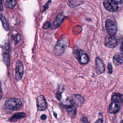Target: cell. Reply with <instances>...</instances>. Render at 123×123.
<instances>
[{
  "instance_id": "obj_1",
  "label": "cell",
  "mask_w": 123,
  "mask_h": 123,
  "mask_svg": "<svg viewBox=\"0 0 123 123\" xmlns=\"http://www.w3.org/2000/svg\"><path fill=\"white\" fill-rule=\"evenodd\" d=\"M68 44V39L65 37H62L57 41L54 48V52L55 55L60 56L62 55L66 49Z\"/></svg>"
},
{
  "instance_id": "obj_2",
  "label": "cell",
  "mask_w": 123,
  "mask_h": 123,
  "mask_svg": "<svg viewBox=\"0 0 123 123\" xmlns=\"http://www.w3.org/2000/svg\"><path fill=\"white\" fill-rule=\"evenodd\" d=\"M22 106V103L20 99L9 98L6 99L5 102V106L6 109L12 110H18Z\"/></svg>"
},
{
  "instance_id": "obj_3",
  "label": "cell",
  "mask_w": 123,
  "mask_h": 123,
  "mask_svg": "<svg viewBox=\"0 0 123 123\" xmlns=\"http://www.w3.org/2000/svg\"><path fill=\"white\" fill-rule=\"evenodd\" d=\"M74 54L78 62L82 64H86L89 62V58L86 53L82 49H76Z\"/></svg>"
},
{
  "instance_id": "obj_4",
  "label": "cell",
  "mask_w": 123,
  "mask_h": 123,
  "mask_svg": "<svg viewBox=\"0 0 123 123\" xmlns=\"http://www.w3.org/2000/svg\"><path fill=\"white\" fill-rule=\"evenodd\" d=\"M105 28L109 35L114 36L117 32V26L115 23L111 19H107L105 22Z\"/></svg>"
},
{
  "instance_id": "obj_5",
  "label": "cell",
  "mask_w": 123,
  "mask_h": 123,
  "mask_svg": "<svg viewBox=\"0 0 123 123\" xmlns=\"http://www.w3.org/2000/svg\"><path fill=\"white\" fill-rule=\"evenodd\" d=\"M118 40L114 36L108 35L105 38V45L110 48H113L117 45Z\"/></svg>"
},
{
  "instance_id": "obj_6",
  "label": "cell",
  "mask_w": 123,
  "mask_h": 123,
  "mask_svg": "<svg viewBox=\"0 0 123 123\" xmlns=\"http://www.w3.org/2000/svg\"><path fill=\"white\" fill-rule=\"evenodd\" d=\"M37 107L39 111H44L47 108V104L45 98L43 95H39L37 99Z\"/></svg>"
},
{
  "instance_id": "obj_7",
  "label": "cell",
  "mask_w": 123,
  "mask_h": 123,
  "mask_svg": "<svg viewBox=\"0 0 123 123\" xmlns=\"http://www.w3.org/2000/svg\"><path fill=\"white\" fill-rule=\"evenodd\" d=\"M103 5L109 12H116L118 9V4L111 0H105L103 1Z\"/></svg>"
},
{
  "instance_id": "obj_8",
  "label": "cell",
  "mask_w": 123,
  "mask_h": 123,
  "mask_svg": "<svg viewBox=\"0 0 123 123\" xmlns=\"http://www.w3.org/2000/svg\"><path fill=\"white\" fill-rule=\"evenodd\" d=\"M24 74V66L22 62L20 61H17L16 63L15 68V79L16 81L20 80Z\"/></svg>"
},
{
  "instance_id": "obj_9",
  "label": "cell",
  "mask_w": 123,
  "mask_h": 123,
  "mask_svg": "<svg viewBox=\"0 0 123 123\" xmlns=\"http://www.w3.org/2000/svg\"><path fill=\"white\" fill-rule=\"evenodd\" d=\"M95 67L97 74H102L105 71V67L102 60L98 57L95 59Z\"/></svg>"
},
{
  "instance_id": "obj_10",
  "label": "cell",
  "mask_w": 123,
  "mask_h": 123,
  "mask_svg": "<svg viewBox=\"0 0 123 123\" xmlns=\"http://www.w3.org/2000/svg\"><path fill=\"white\" fill-rule=\"evenodd\" d=\"M9 45L8 42H6L5 44L4 47V50L3 52V60L4 63L9 66L10 65V56H9Z\"/></svg>"
},
{
  "instance_id": "obj_11",
  "label": "cell",
  "mask_w": 123,
  "mask_h": 123,
  "mask_svg": "<svg viewBox=\"0 0 123 123\" xmlns=\"http://www.w3.org/2000/svg\"><path fill=\"white\" fill-rule=\"evenodd\" d=\"M72 98L74 103L78 107H81L84 102V98L79 94H73Z\"/></svg>"
},
{
  "instance_id": "obj_12",
  "label": "cell",
  "mask_w": 123,
  "mask_h": 123,
  "mask_svg": "<svg viewBox=\"0 0 123 123\" xmlns=\"http://www.w3.org/2000/svg\"><path fill=\"white\" fill-rule=\"evenodd\" d=\"M121 103L116 102H112L109 107L108 111L111 114L117 113L120 110Z\"/></svg>"
},
{
  "instance_id": "obj_13",
  "label": "cell",
  "mask_w": 123,
  "mask_h": 123,
  "mask_svg": "<svg viewBox=\"0 0 123 123\" xmlns=\"http://www.w3.org/2000/svg\"><path fill=\"white\" fill-rule=\"evenodd\" d=\"M65 18V16L64 15L63 13H60L58 14L55 21L53 22V26L54 27V28H56L59 27L62 24L63 21H64Z\"/></svg>"
},
{
  "instance_id": "obj_14",
  "label": "cell",
  "mask_w": 123,
  "mask_h": 123,
  "mask_svg": "<svg viewBox=\"0 0 123 123\" xmlns=\"http://www.w3.org/2000/svg\"><path fill=\"white\" fill-rule=\"evenodd\" d=\"M113 62L115 65L118 66L123 63V54L121 53H116L113 58Z\"/></svg>"
},
{
  "instance_id": "obj_15",
  "label": "cell",
  "mask_w": 123,
  "mask_h": 123,
  "mask_svg": "<svg viewBox=\"0 0 123 123\" xmlns=\"http://www.w3.org/2000/svg\"><path fill=\"white\" fill-rule=\"evenodd\" d=\"M66 111L68 114V115L72 117V118H75L76 115V108L74 105H71L68 106H67L66 108Z\"/></svg>"
},
{
  "instance_id": "obj_16",
  "label": "cell",
  "mask_w": 123,
  "mask_h": 123,
  "mask_svg": "<svg viewBox=\"0 0 123 123\" xmlns=\"http://www.w3.org/2000/svg\"><path fill=\"white\" fill-rule=\"evenodd\" d=\"M26 116V114L24 112L15 113L9 119V121L11 122H16L20 119L25 118Z\"/></svg>"
},
{
  "instance_id": "obj_17",
  "label": "cell",
  "mask_w": 123,
  "mask_h": 123,
  "mask_svg": "<svg viewBox=\"0 0 123 123\" xmlns=\"http://www.w3.org/2000/svg\"><path fill=\"white\" fill-rule=\"evenodd\" d=\"M111 100L112 102L121 103L123 102V95L119 93H114L111 96Z\"/></svg>"
},
{
  "instance_id": "obj_18",
  "label": "cell",
  "mask_w": 123,
  "mask_h": 123,
  "mask_svg": "<svg viewBox=\"0 0 123 123\" xmlns=\"http://www.w3.org/2000/svg\"><path fill=\"white\" fill-rule=\"evenodd\" d=\"M17 3V0H6L4 5L7 9H13Z\"/></svg>"
},
{
  "instance_id": "obj_19",
  "label": "cell",
  "mask_w": 123,
  "mask_h": 123,
  "mask_svg": "<svg viewBox=\"0 0 123 123\" xmlns=\"http://www.w3.org/2000/svg\"><path fill=\"white\" fill-rule=\"evenodd\" d=\"M0 20L1 21V22L2 24V25H3L4 29L6 31H9L10 27H9L8 22L7 20H6V19L5 18V17L1 13H0Z\"/></svg>"
},
{
  "instance_id": "obj_20",
  "label": "cell",
  "mask_w": 123,
  "mask_h": 123,
  "mask_svg": "<svg viewBox=\"0 0 123 123\" xmlns=\"http://www.w3.org/2000/svg\"><path fill=\"white\" fill-rule=\"evenodd\" d=\"M83 3V1L69 0L68 4L70 7H73V8H74V7H76L81 5Z\"/></svg>"
},
{
  "instance_id": "obj_21",
  "label": "cell",
  "mask_w": 123,
  "mask_h": 123,
  "mask_svg": "<svg viewBox=\"0 0 123 123\" xmlns=\"http://www.w3.org/2000/svg\"><path fill=\"white\" fill-rule=\"evenodd\" d=\"M12 38L15 43H18L21 40V36L19 34L13 35L12 36Z\"/></svg>"
},
{
  "instance_id": "obj_22",
  "label": "cell",
  "mask_w": 123,
  "mask_h": 123,
  "mask_svg": "<svg viewBox=\"0 0 123 123\" xmlns=\"http://www.w3.org/2000/svg\"><path fill=\"white\" fill-rule=\"evenodd\" d=\"M63 89L61 88L60 89V88H59V90L57 91L56 94V98L59 100H61V97H62V93L63 92Z\"/></svg>"
},
{
  "instance_id": "obj_23",
  "label": "cell",
  "mask_w": 123,
  "mask_h": 123,
  "mask_svg": "<svg viewBox=\"0 0 123 123\" xmlns=\"http://www.w3.org/2000/svg\"><path fill=\"white\" fill-rule=\"evenodd\" d=\"M50 26H51L50 23L49 22H47L44 24V25H43V28H44L45 29H47L49 28L50 27Z\"/></svg>"
},
{
  "instance_id": "obj_24",
  "label": "cell",
  "mask_w": 123,
  "mask_h": 123,
  "mask_svg": "<svg viewBox=\"0 0 123 123\" xmlns=\"http://www.w3.org/2000/svg\"><path fill=\"white\" fill-rule=\"evenodd\" d=\"M80 121H81V123H89V122L88 121V120H87V119L86 117H82Z\"/></svg>"
},
{
  "instance_id": "obj_25",
  "label": "cell",
  "mask_w": 123,
  "mask_h": 123,
  "mask_svg": "<svg viewBox=\"0 0 123 123\" xmlns=\"http://www.w3.org/2000/svg\"><path fill=\"white\" fill-rule=\"evenodd\" d=\"M108 71H109V74H111L112 71V65L111 64V63H109L108 65Z\"/></svg>"
},
{
  "instance_id": "obj_26",
  "label": "cell",
  "mask_w": 123,
  "mask_h": 123,
  "mask_svg": "<svg viewBox=\"0 0 123 123\" xmlns=\"http://www.w3.org/2000/svg\"><path fill=\"white\" fill-rule=\"evenodd\" d=\"M2 1L3 0H0V11L2 12L3 10V5H2Z\"/></svg>"
},
{
  "instance_id": "obj_27",
  "label": "cell",
  "mask_w": 123,
  "mask_h": 123,
  "mask_svg": "<svg viewBox=\"0 0 123 123\" xmlns=\"http://www.w3.org/2000/svg\"><path fill=\"white\" fill-rule=\"evenodd\" d=\"M112 0L113 1H114V2L116 3L117 4H122V0Z\"/></svg>"
},
{
  "instance_id": "obj_28",
  "label": "cell",
  "mask_w": 123,
  "mask_h": 123,
  "mask_svg": "<svg viewBox=\"0 0 123 123\" xmlns=\"http://www.w3.org/2000/svg\"><path fill=\"white\" fill-rule=\"evenodd\" d=\"M2 96V88H1V82L0 80V98Z\"/></svg>"
},
{
  "instance_id": "obj_29",
  "label": "cell",
  "mask_w": 123,
  "mask_h": 123,
  "mask_svg": "<svg viewBox=\"0 0 123 123\" xmlns=\"http://www.w3.org/2000/svg\"><path fill=\"white\" fill-rule=\"evenodd\" d=\"M95 123H103V120L100 118H98L96 120Z\"/></svg>"
},
{
  "instance_id": "obj_30",
  "label": "cell",
  "mask_w": 123,
  "mask_h": 123,
  "mask_svg": "<svg viewBox=\"0 0 123 123\" xmlns=\"http://www.w3.org/2000/svg\"><path fill=\"white\" fill-rule=\"evenodd\" d=\"M41 119L42 120H45L46 118H47V116L45 114H42L41 116V117H40Z\"/></svg>"
},
{
  "instance_id": "obj_31",
  "label": "cell",
  "mask_w": 123,
  "mask_h": 123,
  "mask_svg": "<svg viewBox=\"0 0 123 123\" xmlns=\"http://www.w3.org/2000/svg\"><path fill=\"white\" fill-rule=\"evenodd\" d=\"M51 1V0H49L48 2H47V4H46V5H45V6H44V11L45 10H46L48 7V6H49V2H50Z\"/></svg>"
},
{
  "instance_id": "obj_32",
  "label": "cell",
  "mask_w": 123,
  "mask_h": 123,
  "mask_svg": "<svg viewBox=\"0 0 123 123\" xmlns=\"http://www.w3.org/2000/svg\"><path fill=\"white\" fill-rule=\"evenodd\" d=\"M120 123H123V120H122L121 121V122H120Z\"/></svg>"
},
{
  "instance_id": "obj_33",
  "label": "cell",
  "mask_w": 123,
  "mask_h": 123,
  "mask_svg": "<svg viewBox=\"0 0 123 123\" xmlns=\"http://www.w3.org/2000/svg\"></svg>"
}]
</instances>
